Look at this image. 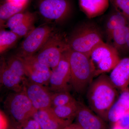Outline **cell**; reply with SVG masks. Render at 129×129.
I'll list each match as a JSON object with an SVG mask.
<instances>
[{
    "label": "cell",
    "instance_id": "5bb4252c",
    "mask_svg": "<svg viewBox=\"0 0 129 129\" xmlns=\"http://www.w3.org/2000/svg\"><path fill=\"white\" fill-rule=\"evenodd\" d=\"M32 118L38 122L42 129H62L72 124V122L58 117L51 107L37 110Z\"/></svg>",
    "mask_w": 129,
    "mask_h": 129
},
{
    "label": "cell",
    "instance_id": "ac0fdd59",
    "mask_svg": "<svg viewBox=\"0 0 129 129\" xmlns=\"http://www.w3.org/2000/svg\"><path fill=\"white\" fill-rule=\"evenodd\" d=\"M129 32V24L122 26L113 31L109 40L112 42L111 45L119 53L120 52L125 51L127 36Z\"/></svg>",
    "mask_w": 129,
    "mask_h": 129
},
{
    "label": "cell",
    "instance_id": "4316f807",
    "mask_svg": "<svg viewBox=\"0 0 129 129\" xmlns=\"http://www.w3.org/2000/svg\"><path fill=\"white\" fill-rule=\"evenodd\" d=\"M18 129H42L37 121L31 118L19 127Z\"/></svg>",
    "mask_w": 129,
    "mask_h": 129
},
{
    "label": "cell",
    "instance_id": "ba28073f",
    "mask_svg": "<svg viewBox=\"0 0 129 129\" xmlns=\"http://www.w3.org/2000/svg\"><path fill=\"white\" fill-rule=\"evenodd\" d=\"M54 32L53 28L48 25L32 29L22 42L20 51L17 55L23 57L35 55Z\"/></svg>",
    "mask_w": 129,
    "mask_h": 129
},
{
    "label": "cell",
    "instance_id": "ffe728a7",
    "mask_svg": "<svg viewBox=\"0 0 129 129\" xmlns=\"http://www.w3.org/2000/svg\"><path fill=\"white\" fill-rule=\"evenodd\" d=\"M78 107V102L76 101L67 105L52 108L58 117L72 122L76 117Z\"/></svg>",
    "mask_w": 129,
    "mask_h": 129
},
{
    "label": "cell",
    "instance_id": "f1b7e54d",
    "mask_svg": "<svg viewBox=\"0 0 129 129\" xmlns=\"http://www.w3.org/2000/svg\"><path fill=\"white\" fill-rule=\"evenodd\" d=\"M7 1L21 6L27 5L28 0H6Z\"/></svg>",
    "mask_w": 129,
    "mask_h": 129
},
{
    "label": "cell",
    "instance_id": "836d02e7",
    "mask_svg": "<svg viewBox=\"0 0 129 129\" xmlns=\"http://www.w3.org/2000/svg\"></svg>",
    "mask_w": 129,
    "mask_h": 129
},
{
    "label": "cell",
    "instance_id": "d6986e66",
    "mask_svg": "<svg viewBox=\"0 0 129 129\" xmlns=\"http://www.w3.org/2000/svg\"><path fill=\"white\" fill-rule=\"evenodd\" d=\"M129 24L128 20L124 16L114 10L109 17L105 27V33L108 41L114 30Z\"/></svg>",
    "mask_w": 129,
    "mask_h": 129
},
{
    "label": "cell",
    "instance_id": "4dcf8cb0",
    "mask_svg": "<svg viewBox=\"0 0 129 129\" xmlns=\"http://www.w3.org/2000/svg\"><path fill=\"white\" fill-rule=\"evenodd\" d=\"M125 51H128L129 52V32L127 35V45H126V50Z\"/></svg>",
    "mask_w": 129,
    "mask_h": 129
},
{
    "label": "cell",
    "instance_id": "7a4b0ae2",
    "mask_svg": "<svg viewBox=\"0 0 129 129\" xmlns=\"http://www.w3.org/2000/svg\"><path fill=\"white\" fill-rule=\"evenodd\" d=\"M67 54L71 71V86L77 93L84 94L95 78L89 58L85 54L70 48Z\"/></svg>",
    "mask_w": 129,
    "mask_h": 129
},
{
    "label": "cell",
    "instance_id": "277c9868",
    "mask_svg": "<svg viewBox=\"0 0 129 129\" xmlns=\"http://www.w3.org/2000/svg\"><path fill=\"white\" fill-rule=\"evenodd\" d=\"M69 48L68 38L65 35L55 31L42 48L33 56L42 64L52 69L57 66Z\"/></svg>",
    "mask_w": 129,
    "mask_h": 129
},
{
    "label": "cell",
    "instance_id": "f546056e",
    "mask_svg": "<svg viewBox=\"0 0 129 129\" xmlns=\"http://www.w3.org/2000/svg\"><path fill=\"white\" fill-rule=\"evenodd\" d=\"M70 129H83L80 127L79 125L75 123L72 124L70 125Z\"/></svg>",
    "mask_w": 129,
    "mask_h": 129
},
{
    "label": "cell",
    "instance_id": "7c38bea8",
    "mask_svg": "<svg viewBox=\"0 0 129 129\" xmlns=\"http://www.w3.org/2000/svg\"><path fill=\"white\" fill-rule=\"evenodd\" d=\"M19 57L22 61L25 75L29 80L45 86L49 85L51 69L38 62L34 56Z\"/></svg>",
    "mask_w": 129,
    "mask_h": 129
},
{
    "label": "cell",
    "instance_id": "d6a6232c",
    "mask_svg": "<svg viewBox=\"0 0 129 129\" xmlns=\"http://www.w3.org/2000/svg\"><path fill=\"white\" fill-rule=\"evenodd\" d=\"M70 125L62 129H70Z\"/></svg>",
    "mask_w": 129,
    "mask_h": 129
},
{
    "label": "cell",
    "instance_id": "44dd1931",
    "mask_svg": "<svg viewBox=\"0 0 129 129\" xmlns=\"http://www.w3.org/2000/svg\"><path fill=\"white\" fill-rule=\"evenodd\" d=\"M26 5L21 6L6 1L1 5L0 7L1 24L8 21L10 18L19 13L21 12L25 8Z\"/></svg>",
    "mask_w": 129,
    "mask_h": 129
},
{
    "label": "cell",
    "instance_id": "7402d4cb",
    "mask_svg": "<svg viewBox=\"0 0 129 129\" xmlns=\"http://www.w3.org/2000/svg\"><path fill=\"white\" fill-rule=\"evenodd\" d=\"M19 37L14 32L8 30H1L0 33V53L6 52L13 46Z\"/></svg>",
    "mask_w": 129,
    "mask_h": 129
},
{
    "label": "cell",
    "instance_id": "e0dca14e",
    "mask_svg": "<svg viewBox=\"0 0 129 129\" xmlns=\"http://www.w3.org/2000/svg\"><path fill=\"white\" fill-rule=\"evenodd\" d=\"M109 0H79L80 8L89 18L101 15L108 9Z\"/></svg>",
    "mask_w": 129,
    "mask_h": 129
},
{
    "label": "cell",
    "instance_id": "6da1fadb",
    "mask_svg": "<svg viewBox=\"0 0 129 129\" xmlns=\"http://www.w3.org/2000/svg\"><path fill=\"white\" fill-rule=\"evenodd\" d=\"M89 107L104 121L108 122L109 111L118 97L117 89L105 74L93 80L87 91Z\"/></svg>",
    "mask_w": 129,
    "mask_h": 129
},
{
    "label": "cell",
    "instance_id": "83f0119b",
    "mask_svg": "<svg viewBox=\"0 0 129 129\" xmlns=\"http://www.w3.org/2000/svg\"><path fill=\"white\" fill-rule=\"evenodd\" d=\"M114 124L117 125L123 129H129V111Z\"/></svg>",
    "mask_w": 129,
    "mask_h": 129
},
{
    "label": "cell",
    "instance_id": "4fadbf2b",
    "mask_svg": "<svg viewBox=\"0 0 129 129\" xmlns=\"http://www.w3.org/2000/svg\"><path fill=\"white\" fill-rule=\"evenodd\" d=\"M75 118V123L83 129H108L106 121L80 102Z\"/></svg>",
    "mask_w": 129,
    "mask_h": 129
},
{
    "label": "cell",
    "instance_id": "2e32d148",
    "mask_svg": "<svg viewBox=\"0 0 129 129\" xmlns=\"http://www.w3.org/2000/svg\"><path fill=\"white\" fill-rule=\"evenodd\" d=\"M129 111V88L121 91L108 114V122L113 124Z\"/></svg>",
    "mask_w": 129,
    "mask_h": 129
},
{
    "label": "cell",
    "instance_id": "9c48e42d",
    "mask_svg": "<svg viewBox=\"0 0 129 129\" xmlns=\"http://www.w3.org/2000/svg\"><path fill=\"white\" fill-rule=\"evenodd\" d=\"M71 10L69 0H41L39 6V12L43 17L56 22L67 18Z\"/></svg>",
    "mask_w": 129,
    "mask_h": 129
},
{
    "label": "cell",
    "instance_id": "8fae6325",
    "mask_svg": "<svg viewBox=\"0 0 129 129\" xmlns=\"http://www.w3.org/2000/svg\"><path fill=\"white\" fill-rule=\"evenodd\" d=\"M23 91L37 110L51 107L52 92L47 86L33 82L27 79L24 85Z\"/></svg>",
    "mask_w": 129,
    "mask_h": 129
},
{
    "label": "cell",
    "instance_id": "8992f818",
    "mask_svg": "<svg viewBox=\"0 0 129 129\" xmlns=\"http://www.w3.org/2000/svg\"><path fill=\"white\" fill-rule=\"evenodd\" d=\"M89 57L95 78L111 72L120 60L118 51L111 44L104 41L93 48Z\"/></svg>",
    "mask_w": 129,
    "mask_h": 129
},
{
    "label": "cell",
    "instance_id": "9a60e30c",
    "mask_svg": "<svg viewBox=\"0 0 129 129\" xmlns=\"http://www.w3.org/2000/svg\"><path fill=\"white\" fill-rule=\"evenodd\" d=\"M109 76L117 89L121 91L129 88V57L120 59Z\"/></svg>",
    "mask_w": 129,
    "mask_h": 129
},
{
    "label": "cell",
    "instance_id": "cb8c5ba5",
    "mask_svg": "<svg viewBox=\"0 0 129 129\" xmlns=\"http://www.w3.org/2000/svg\"><path fill=\"white\" fill-rule=\"evenodd\" d=\"M34 16V14L29 12L19 13L13 16L8 20L7 25L11 30L24 21Z\"/></svg>",
    "mask_w": 129,
    "mask_h": 129
},
{
    "label": "cell",
    "instance_id": "52a82bcc",
    "mask_svg": "<svg viewBox=\"0 0 129 129\" xmlns=\"http://www.w3.org/2000/svg\"><path fill=\"white\" fill-rule=\"evenodd\" d=\"M4 107L12 119L19 124V127L32 118L37 111L23 91L13 92L8 95Z\"/></svg>",
    "mask_w": 129,
    "mask_h": 129
},
{
    "label": "cell",
    "instance_id": "d4e9b609",
    "mask_svg": "<svg viewBox=\"0 0 129 129\" xmlns=\"http://www.w3.org/2000/svg\"><path fill=\"white\" fill-rule=\"evenodd\" d=\"M35 19V16H34L24 21L21 24L14 28L11 30L18 35L19 37L26 35L31 31H30V29L33 27Z\"/></svg>",
    "mask_w": 129,
    "mask_h": 129
},
{
    "label": "cell",
    "instance_id": "5b68a950",
    "mask_svg": "<svg viewBox=\"0 0 129 129\" xmlns=\"http://www.w3.org/2000/svg\"><path fill=\"white\" fill-rule=\"evenodd\" d=\"M22 61L16 55L3 60L1 66L0 79L3 86L13 92L23 91V86L27 79Z\"/></svg>",
    "mask_w": 129,
    "mask_h": 129
},
{
    "label": "cell",
    "instance_id": "3957f363",
    "mask_svg": "<svg viewBox=\"0 0 129 129\" xmlns=\"http://www.w3.org/2000/svg\"><path fill=\"white\" fill-rule=\"evenodd\" d=\"M103 41V34L99 27L91 22L80 25L68 38L69 48L89 57L91 52Z\"/></svg>",
    "mask_w": 129,
    "mask_h": 129
},
{
    "label": "cell",
    "instance_id": "1f68e13d",
    "mask_svg": "<svg viewBox=\"0 0 129 129\" xmlns=\"http://www.w3.org/2000/svg\"><path fill=\"white\" fill-rule=\"evenodd\" d=\"M14 129L13 128H9V127H4V128H3V129Z\"/></svg>",
    "mask_w": 129,
    "mask_h": 129
},
{
    "label": "cell",
    "instance_id": "30bf717a",
    "mask_svg": "<svg viewBox=\"0 0 129 129\" xmlns=\"http://www.w3.org/2000/svg\"><path fill=\"white\" fill-rule=\"evenodd\" d=\"M67 51L57 66L52 69L49 85L52 92L69 91L70 85H71V71Z\"/></svg>",
    "mask_w": 129,
    "mask_h": 129
},
{
    "label": "cell",
    "instance_id": "484cf974",
    "mask_svg": "<svg viewBox=\"0 0 129 129\" xmlns=\"http://www.w3.org/2000/svg\"><path fill=\"white\" fill-rule=\"evenodd\" d=\"M116 11L124 16L129 21V0H109Z\"/></svg>",
    "mask_w": 129,
    "mask_h": 129
},
{
    "label": "cell",
    "instance_id": "603a6c76",
    "mask_svg": "<svg viewBox=\"0 0 129 129\" xmlns=\"http://www.w3.org/2000/svg\"><path fill=\"white\" fill-rule=\"evenodd\" d=\"M69 91H62L52 92L51 96V108L64 106L75 101Z\"/></svg>",
    "mask_w": 129,
    "mask_h": 129
}]
</instances>
